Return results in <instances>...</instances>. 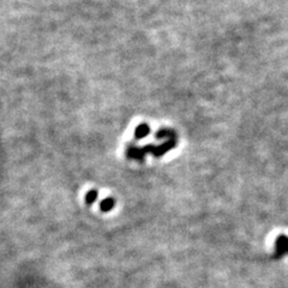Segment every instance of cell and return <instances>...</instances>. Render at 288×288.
I'll return each mask as SVG.
<instances>
[{
    "mask_svg": "<svg viewBox=\"0 0 288 288\" xmlns=\"http://www.w3.org/2000/svg\"><path fill=\"white\" fill-rule=\"evenodd\" d=\"M149 132V126L146 124H141L140 126L136 129V137L137 138H143L148 135Z\"/></svg>",
    "mask_w": 288,
    "mask_h": 288,
    "instance_id": "obj_2",
    "label": "cell"
},
{
    "mask_svg": "<svg viewBox=\"0 0 288 288\" xmlns=\"http://www.w3.org/2000/svg\"><path fill=\"white\" fill-rule=\"evenodd\" d=\"M96 197H97V194L95 191H90V194L88 195V200L90 201V202L94 200V198H96Z\"/></svg>",
    "mask_w": 288,
    "mask_h": 288,
    "instance_id": "obj_3",
    "label": "cell"
},
{
    "mask_svg": "<svg viewBox=\"0 0 288 288\" xmlns=\"http://www.w3.org/2000/svg\"><path fill=\"white\" fill-rule=\"evenodd\" d=\"M276 250H278L279 256L288 254V238L285 235H280L276 240Z\"/></svg>",
    "mask_w": 288,
    "mask_h": 288,
    "instance_id": "obj_1",
    "label": "cell"
}]
</instances>
